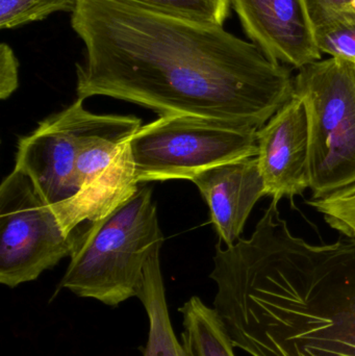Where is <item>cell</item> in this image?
I'll return each instance as SVG.
<instances>
[{"label":"cell","instance_id":"e0dca14e","mask_svg":"<svg viewBox=\"0 0 355 356\" xmlns=\"http://www.w3.org/2000/svg\"><path fill=\"white\" fill-rule=\"evenodd\" d=\"M317 46L331 58L355 63V19L339 18L315 27Z\"/></svg>","mask_w":355,"mask_h":356},{"label":"cell","instance_id":"2e32d148","mask_svg":"<svg viewBox=\"0 0 355 356\" xmlns=\"http://www.w3.org/2000/svg\"><path fill=\"white\" fill-rule=\"evenodd\" d=\"M342 236L355 238V184L331 196L306 201Z\"/></svg>","mask_w":355,"mask_h":356},{"label":"cell","instance_id":"7c38bea8","mask_svg":"<svg viewBox=\"0 0 355 356\" xmlns=\"http://www.w3.org/2000/svg\"><path fill=\"white\" fill-rule=\"evenodd\" d=\"M162 245L154 247L146 261L141 289L138 295L149 321L147 343L143 356H190L183 342L175 336L171 322L160 269Z\"/></svg>","mask_w":355,"mask_h":356},{"label":"cell","instance_id":"ba28073f","mask_svg":"<svg viewBox=\"0 0 355 356\" xmlns=\"http://www.w3.org/2000/svg\"><path fill=\"white\" fill-rule=\"evenodd\" d=\"M258 163L266 196L281 200L311 188L310 136L304 102L293 95L256 131Z\"/></svg>","mask_w":355,"mask_h":356},{"label":"cell","instance_id":"8fae6325","mask_svg":"<svg viewBox=\"0 0 355 356\" xmlns=\"http://www.w3.org/2000/svg\"><path fill=\"white\" fill-rule=\"evenodd\" d=\"M138 184L127 142L102 172L83 184L68 200L51 205L52 209L64 232L71 234L83 224L112 213L138 192Z\"/></svg>","mask_w":355,"mask_h":356},{"label":"cell","instance_id":"8992f818","mask_svg":"<svg viewBox=\"0 0 355 356\" xmlns=\"http://www.w3.org/2000/svg\"><path fill=\"white\" fill-rule=\"evenodd\" d=\"M76 230L67 234L33 181L14 168L0 186V284L16 288L70 257Z\"/></svg>","mask_w":355,"mask_h":356},{"label":"cell","instance_id":"30bf717a","mask_svg":"<svg viewBox=\"0 0 355 356\" xmlns=\"http://www.w3.org/2000/svg\"><path fill=\"white\" fill-rule=\"evenodd\" d=\"M191 181L208 205L215 229L226 246L241 238L254 205L266 196L256 156L206 169Z\"/></svg>","mask_w":355,"mask_h":356},{"label":"cell","instance_id":"ac0fdd59","mask_svg":"<svg viewBox=\"0 0 355 356\" xmlns=\"http://www.w3.org/2000/svg\"><path fill=\"white\" fill-rule=\"evenodd\" d=\"M315 27L339 18L355 19V0H306Z\"/></svg>","mask_w":355,"mask_h":356},{"label":"cell","instance_id":"9a60e30c","mask_svg":"<svg viewBox=\"0 0 355 356\" xmlns=\"http://www.w3.org/2000/svg\"><path fill=\"white\" fill-rule=\"evenodd\" d=\"M77 0H0V27L14 29L56 12H74Z\"/></svg>","mask_w":355,"mask_h":356},{"label":"cell","instance_id":"6da1fadb","mask_svg":"<svg viewBox=\"0 0 355 356\" xmlns=\"http://www.w3.org/2000/svg\"><path fill=\"white\" fill-rule=\"evenodd\" d=\"M71 25L87 50L77 97L108 96L258 131L294 95V77L222 25L124 0H77Z\"/></svg>","mask_w":355,"mask_h":356},{"label":"cell","instance_id":"3957f363","mask_svg":"<svg viewBox=\"0 0 355 356\" xmlns=\"http://www.w3.org/2000/svg\"><path fill=\"white\" fill-rule=\"evenodd\" d=\"M163 243L152 190L139 188L106 217L77 228L58 290L66 289L110 307L138 298L146 261Z\"/></svg>","mask_w":355,"mask_h":356},{"label":"cell","instance_id":"d6986e66","mask_svg":"<svg viewBox=\"0 0 355 356\" xmlns=\"http://www.w3.org/2000/svg\"><path fill=\"white\" fill-rule=\"evenodd\" d=\"M19 63L8 44L0 45V98L8 99L19 86Z\"/></svg>","mask_w":355,"mask_h":356},{"label":"cell","instance_id":"5b68a950","mask_svg":"<svg viewBox=\"0 0 355 356\" xmlns=\"http://www.w3.org/2000/svg\"><path fill=\"white\" fill-rule=\"evenodd\" d=\"M138 181L190 180L206 169L258 156L256 131L190 115H166L129 141Z\"/></svg>","mask_w":355,"mask_h":356},{"label":"cell","instance_id":"4fadbf2b","mask_svg":"<svg viewBox=\"0 0 355 356\" xmlns=\"http://www.w3.org/2000/svg\"><path fill=\"white\" fill-rule=\"evenodd\" d=\"M181 342L190 356H236L231 337L214 307L193 296L179 307Z\"/></svg>","mask_w":355,"mask_h":356},{"label":"cell","instance_id":"277c9868","mask_svg":"<svg viewBox=\"0 0 355 356\" xmlns=\"http://www.w3.org/2000/svg\"><path fill=\"white\" fill-rule=\"evenodd\" d=\"M294 95L308 116L312 198L354 186L355 63L329 58L302 67Z\"/></svg>","mask_w":355,"mask_h":356},{"label":"cell","instance_id":"9c48e42d","mask_svg":"<svg viewBox=\"0 0 355 356\" xmlns=\"http://www.w3.org/2000/svg\"><path fill=\"white\" fill-rule=\"evenodd\" d=\"M251 43L273 62L302 69L320 60L306 0H231Z\"/></svg>","mask_w":355,"mask_h":356},{"label":"cell","instance_id":"5bb4252c","mask_svg":"<svg viewBox=\"0 0 355 356\" xmlns=\"http://www.w3.org/2000/svg\"><path fill=\"white\" fill-rule=\"evenodd\" d=\"M143 8L199 22L222 25L231 0H124Z\"/></svg>","mask_w":355,"mask_h":356},{"label":"cell","instance_id":"7a4b0ae2","mask_svg":"<svg viewBox=\"0 0 355 356\" xmlns=\"http://www.w3.org/2000/svg\"><path fill=\"white\" fill-rule=\"evenodd\" d=\"M272 199L249 238L216 246L214 309L251 356H355V238L314 245Z\"/></svg>","mask_w":355,"mask_h":356},{"label":"cell","instance_id":"52a82bcc","mask_svg":"<svg viewBox=\"0 0 355 356\" xmlns=\"http://www.w3.org/2000/svg\"><path fill=\"white\" fill-rule=\"evenodd\" d=\"M85 99L77 97L68 108L41 121L17 144L15 169L33 181L48 204L68 200L79 191L77 156L83 134L93 119Z\"/></svg>","mask_w":355,"mask_h":356}]
</instances>
